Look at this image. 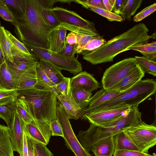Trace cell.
<instances>
[{
  "label": "cell",
  "mask_w": 156,
  "mask_h": 156,
  "mask_svg": "<svg viewBox=\"0 0 156 156\" xmlns=\"http://www.w3.org/2000/svg\"><path fill=\"white\" fill-rule=\"evenodd\" d=\"M140 52L149 59L156 62V42L140 43L135 44L129 48Z\"/></svg>",
  "instance_id": "26"
},
{
  "label": "cell",
  "mask_w": 156,
  "mask_h": 156,
  "mask_svg": "<svg viewBox=\"0 0 156 156\" xmlns=\"http://www.w3.org/2000/svg\"><path fill=\"white\" fill-rule=\"evenodd\" d=\"M5 32L10 41L19 50L25 54L32 55L23 43L17 39L9 30L5 29Z\"/></svg>",
  "instance_id": "44"
},
{
  "label": "cell",
  "mask_w": 156,
  "mask_h": 156,
  "mask_svg": "<svg viewBox=\"0 0 156 156\" xmlns=\"http://www.w3.org/2000/svg\"><path fill=\"white\" fill-rule=\"evenodd\" d=\"M11 50L13 62H11L5 60L16 86L18 81L21 76L30 69L36 66L38 61L32 55L22 52L11 42Z\"/></svg>",
  "instance_id": "11"
},
{
  "label": "cell",
  "mask_w": 156,
  "mask_h": 156,
  "mask_svg": "<svg viewBox=\"0 0 156 156\" xmlns=\"http://www.w3.org/2000/svg\"><path fill=\"white\" fill-rule=\"evenodd\" d=\"M142 0H127L123 8L115 13L121 16L123 20L130 21L142 4Z\"/></svg>",
  "instance_id": "28"
},
{
  "label": "cell",
  "mask_w": 156,
  "mask_h": 156,
  "mask_svg": "<svg viewBox=\"0 0 156 156\" xmlns=\"http://www.w3.org/2000/svg\"><path fill=\"white\" fill-rule=\"evenodd\" d=\"M15 18H23L26 13L27 0H2Z\"/></svg>",
  "instance_id": "22"
},
{
  "label": "cell",
  "mask_w": 156,
  "mask_h": 156,
  "mask_svg": "<svg viewBox=\"0 0 156 156\" xmlns=\"http://www.w3.org/2000/svg\"><path fill=\"white\" fill-rule=\"evenodd\" d=\"M36 68L37 82L35 87L51 90L55 92L53 89V87L55 85L47 76L38 62Z\"/></svg>",
  "instance_id": "30"
},
{
  "label": "cell",
  "mask_w": 156,
  "mask_h": 156,
  "mask_svg": "<svg viewBox=\"0 0 156 156\" xmlns=\"http://www.w3.org/2000/svg\"><path fill=\"white\" fill-rule=\"evenodd\" d=\"M153 156H156V154L155 153H153Z\"/></svg>",
  "instance_id": "59"
},
{
  "label": "cell",
  "mask_w": 156,
  "mask_h": 156,
  "mask_svg": "<svg viewBox=\"0 0 156 156\" xmlns=\"http://www.w3.org/2000/svg\"><path fill=\"white\" fill-rule=\"evenodd\" d=\"M0 16L4 20L12 23L15 20V17L2 0H0Z\"/></svg>",
  "instance_id": "42"
},
{
  "label": "cell",
  "mask_w": 156,
  "mask_h": 156,
  "mask_svg": "<svg viewBox=\"0 0 156 156\" xmlns=\"http://www.w3.org/2000/svg\"><path fill=\"white\" fill-rule=\"evenodd\" d=\"M88 9L106 18L110 21L122 22L123 20L121 16L106 9L91 6H89Z\"/></svg>",
  "instance_id": "35"
},
{
  "label": "cell",
  "mask_w": 156,
  "mask_h": 156,
  "mask_svg": "<svg viewBox=\"0 0 156 156\" xmlns=\"http://www.w3.org/2000/svg\"><path fill=\"white\" fill-rule=\"evenodd\" d=\"M34 156H38L37 153L35 150V149L34 148Z\"/></svg>",
  "instance_id": "58"
},
{
  "label": "cell",
  "mask_w": 156,
  "mask_h": 156,
  "mask_svg": "<svg viewBox=\"0 0 156 156\" xmlns=\"http://www.w3.org/2000/svg\"><path fill=\"white\" fill-rule=\"evenodd\" d=\"M34 148L38 156H54L45 145L34 140Z\"/></svg>",
  "instance_id": "47"
},
{
  "label": "cell",
  "mask_w": 156,
  "mask_h": 156,
  "mask_svg": "<svg viewBox=\"0 0 156 156\" xmlns=\"http://www.w3.org/2000/svg\"><path fill=\"white\" fill-rule=\"evenodd\" d=\"M142 113L138 106L131 107L127 113L121 118L102 126H97L90 123L89 128L85 131H80L76 137L86 150L97 142L113 136L142 121Z\"/></svg>",
  "instance_id": "4"
},
{
  "label": "cell",
  "mask_w": 156,
  "mask_h": 156,
  "mask_svg": "<svg viewBox=\"0 0 156 156\" xmlns=\"http://www.w3.org/2000/svg\"><path fill=\"white\" fill-rule=\"evenodd\" d=\"M138 65L145 73L156 76V62L150 60L144 56L134 57Z\"/></svg>",
  "instance_id": "31"
},
{
  "label": "cell",
  "mask_w": 156,
  "mask_h": 156,
  "mask_svg": "<svg viewBox=\"0 0 156 156\" xmlns=\"http://www.w3.org/2000/svg\"><path fill=\"white\" fill-rule=\"evenodd\" d=\"M104 5L105 9L109 11L112 12L113 7L111 5L109 0H102Z\"/></svg>",
  "instance_id": "53"
},
{
  "label": "cell",
  "mask_w": 156,
  "mask_h": 156,
  "mask_svg": "<svg viewBox=\"0 0 156 156\" xmlns=\"http://www.w3.org/2000/svg\"><path fill=\"white\" fill-rule=\"evenodd\" d=\"M51 11L60 23L55 29L63 28L83 35L100 36L93 22L84 19L75 12L58 7H53Z\"/></svg>",
  "instance_id": "6"
},
{
  "label": "cell",
  "mask_w": 156,
  "mask_h": 156,
  "mask_svg": "<svg viewBox=\"0 0 156 156\" xmlns=\"http://www.w3.org/2000/svg\"><path fill=\"white\" fill-rule=\"evenodd\" d=\"M25 131L34 140L45 145L48 144L33 121L30 123L26 124Z\"/></svg>",
  "instance_id": "32"
},
{
  "label": "cell",
  "mask_w": 156,
  "mask_h": 156,
  "mask_svg": "<svg viewBox=\"0 0 156 156\" xmlns=\"http://www.w3.org/2000/svg\"><path fill=\"white\" fill-rule=\"evenodd\" d=\"M16 101L0 105V118L2 119L7 125L11 121Z\"/></svg>",
  "instance_id": "34"
},
{
  "label": "cell",
  "mask_w": 156,
  "mask_h": 156,
  "mask_svg": "<svg viewBox=\"0 0 156 156\" xmlns=\"http://www.w3.org/2000/svg\"><path fill=\"white\" fill-rule=\"evenodd\" d=\"M67 30L66 29L62 28L51 30L48 36L49 50L58 53L64 48L66 43Z\"/></svg>",
  "instance_id": "18"
},
{
  "label": "cell",
  "mask_w": 156,
  "mask_h": 156,
  "mask_svg": "<svg viewBox=\"0 0 156 156\" xmlns=\"http://www.w3.org/2000/svg\"><path fill=\"white\" fill-rule=\"evenodd\" d=\"M20 155L21 156H28V148L26 135L24 130L23 132V144L22 153Z\"/></svg>",
  "instance_id": "52"
},
{
  "label": "cell",
  "mask_w": 156,
  "mask_h": 156,
  "mask_svg": "<svg viewBox=\"0 0 156 156\" xmlns=\"http://www.w3.org/2000/svg\"><path fill=\"white\" fill-rule=\"evenodd\" d=\"M146 25L139 23L92 51H83V58L92 65L112 62L114 57L135 44L147 43L150 35Z\"/></svg>",
  "instance_id": "3"
},
{
  "label": "cell",
  "mask_w": 156,
  "mask_h": 156,
  "mask_svg": "<svg viewBox=\"0 0 156 156\" xmlns=\"http://www.w3.org/2000/svg\"><path fill=\"white\" fill-rule=\"evenodd\" d=\"M58 2H62V3L63 2H64V3H67L69 4H70V3L71 2H73V0H58Z\"/></svg>",
  "instance_id": "55"
},
{
  "label": "cell",
  "mask_w": 156,
  "mask_h": 156,
  "mask_svg": "<svg viewBox=\"0 0 156 156\" xmlns=\"http://www.w3.org/2000/svg\"><path fill=\"white\" fill-rule=\"evenodd\" d=\"M21 42L37 61L41 60L45 61L58 68L68 71L73 74H76L82 70V65L77 57L74 59H68L48 49L35 46L24 41Z\"/></svg>",
  "instance_id": "7"
},
{
  "label": "cell",
  "mask_w": 156,
  "mask_h": 156,
  "mask_svg": "<svg viewBox=\"0 0 156 156\" xmlns=\"http://www.w3.org/2000/svg\"><path fill=\"white\" fill-rule=\"evenodd\" d=\"M77 42L75 44V52L76 53L80 54L82 48L90 40L97 38L99 36H93L83 35L77 34Z\"/></svg>",
  "instance_id": "41"
},
{
  "label": "cell",
  "mask_w": 156,
  "mask_h": 156,
  "mask_svg": "<svg viewBox=\"0 0 156 156\" xmlns=\"http://www.w3.org/2000/svg\"><path fill=\"white\" fill-rule=\"evenodd\" d=\"M70 79L69 78L65 77L60 82L55 85L53 87L55 92L63 95H68L70 90Z\"/></svg>",
  "instance_id": "37"
},
{
  "label": "cell",
  "mask_w": 156,
  "mask_h": 156,
  "mask_svg": "<svg viewBox=\"0 0 156 156\" xmlns=\"http://www.w3.org/2000/svg\"><path fill=\"white\" fill-rule=\"evenodd\" d=\"M57 99L69 119L77 120L80 117L82 109L79 107L74 100L71 89L67 96L55 92Z\"/></svg>",
  "instance_id": "16"
},
{
  "label": "cell",
  "mask_w": 156,
  "mask_h": 156,
  "mask_svg": "<svg viewBox=\"0 0 156 156\" xmlns=\"http://www.w3.org/2000/svg\"><path fill=\"white\" fill-rule=\"evenodd\" d=\"M156 82L152 79L140 80L127 90L102 104L82 110L80 116L89 113L126 107L138 106L141 103L154 94Z\"/></svg>",
  "instance_id": "5"
},
{
  "label": "cell",
  "mask_w": 156,
  "mask_h": 156,
  "mask_svg": "<svg viewBox=\"0 0 156 156\" xmlns=\"http://www.w3.org/2000/svg\"><path fill=\"white\" fill-rule=\"evenodd\" d=\"M73 2L80 4L87 9L89 6H91L106 9L102 0H73Z\"/></svg>",
  "instance_id": "43"
},
{
  "label": "cell",
  "mask_w": 156,
  "mask_h": 156,
  "mask_svg": "<svg viewBox=\"0 0 156 156\" xmlns=\"http://www.w3.org/2000/svg\"><path fill=\"white\" fill-rule=\"evenodd\" d=\"M15 107L18 113L26 124L33 121L26 105L22 99L17 98L15 102Z\"/></svg>",
  "instance_id": "33"
},
{
  "label": "cell",
  "mask_w": 156,
  "mask_h": 156,
  "mask_svg": "<svg viewBox=\"0 0 156 156\" xmlns=\"http://www.w3.org/2000/svg\"><path fill=\"white\" fill-rule=\"evenodd\" d=\"M25 129L24 131L26 135L28 148V156H34V140L26 132Z\"/></svg>",
  "instance_id": "49"
},
{
  "label": "cell",
  "mask_w": 156,
  "mask_h": 156,
  "mask_svg": "<svg viewBox=\"0 0 156 156\" xmlns=\"http://www.w3.org/2000/svg\"><path fill=\"white\" fill-rule=\"evenodd\" d=\"M56 119L62 126L63 138L67 148L73 151L76 156H91L89 152L85 150L75 136L67 114L59 101L56 109Z\"/></svg>",
  "instance_id": "10"
},
{
  "label": "cell",
  "mask_w": 156,
  "mask_h": 156,
  "mask_svg": "<svg viewBox=\"0 0 156 156\" xmlns=\"http://www.w3.org/2000/svg\"><path fill=\"white\" fill-rule=\"evenodd\" d=\"M127 0H116L112 12H117L121 10L124 6Z\"/></svg>",
  "instance_id": "51"
},
{
  "label": "cell",
  "mask_w": 156,
  "mask_h": 156,
  "mask_svg": "<svg viewBox=\"0 0 156 156\" xmlns=\"http://www.w3.org/2000/svg\"><path fill=\"white\" fill-rule=\"evenodd\" d=\"M87 151L93 152L95 156H113L115 151L113 136L97 142L91 146Z\"/></svg>",
  "instance_id": "17"
},
{
  "label": "cell",
  "mask_w": 156,
  "mask_h": 156,
  "mask_svg": "<svg viewBox=\"0 0 156 156\" xmlns=\"http://www.w3.org/2000/svg\"><path fill=\"white\" fill-rule=\"evenodd\" d=\"M66 42L69 44H76L77 42L76 34L70 32L66 36Z\"/></svg>",
  "instance_id": "50"
},
{
  "label": "cell",
  "mask_w": 156,
  "mask_h": 156,
  "mask_svg": "<svg viewBox=\"0 0 156 156\" xmlns=\"http://www.w3.org/2000/svg\"><path fill=\"white\" fill-rule=\"evenodd\" d=\"M156 10V3H154L146 7L137 14L133 18V21L138 22L141 21L154 12Z\"/></svg>",
  "instance_id": "40"
},
{
  "label": "cell",
  "mask_w": 156,
  "mask_h": 156,
  "mask_svg": "<svg viewBox=\"0 0 156 156\" xmlns=\"http://www.w3.org/2000/svg\"><path fill=\"white\" fill-rule=\"evenodd\" d=\"M107 41L102 36H99L97 38L89 41L82 48V51L84 50L92 51L96 49L105 44Z\"/></svg>",
  "instance_id": "39"
},
{
  "label": "cell",
  "mask_w": 156,
  "mask_h": 156,
  "mask_svg": "<svg viewBox=\"0 0 156 156\" xmlns=\"http://www.w3.org/2000/svg\"><path fill=\"white\" fill-rule=\"evenodd\" d=\"M72 95L80 108L82 110L88 105L92 94L84 88L78 87L70 89Z\"/></svg>",
  "instance_id": "25"
},
{
  "label": "cell",
  "mask_w": 156,
  "mask_h": 156,
  "mask_svg": "<svg viewBox=\"0 0 156 156\" xmlns=\"http://www.w3.org/2000/svg\"><path fill=\"white\" fill-rule=\"evenodd\" d=\"M26 124L19 115L15 107L9 124L7 125L9 136L14 151L22 153L23 132Z\"/></svg>",
  "instance_id": "13"
},
{
  "label": "cell",
  "mask_w": 156,
  "mask_h": 156,
  "mask_svg": "<svg viewBox=\"0 0 156 156\" xmlns=\"http://www.w3.org/2000/svg\"><path fill=\"white\" fill-rule=\"evenodd\" d=\"M145 73L138 65L130 71L120 82L108 90L125 91L141 80Z\"/></svg>",
  "instance_id": "15"
},
{
  "label": "cell",
  "mask_w": 156,
  "mask_h": 156,
  "mask_svg": "<svg viewBox=\"0 0 156 156\" xmlns=\"http://www.w3.org/2000/svg\"><path fill=\"white\" fill-rule=\"evenodd\" d=\"M16 90L17 98L24 101L36 126L48 143L52 135L50 123L56 119L57 98L55 93L36 87Z\"/></svg>",
  "instance_id": "2"
},
{
  "label": "cell",
  "mask_w": 156,
  "mask_h": 156,
  "mask_svg": "<svg viewBox=\"0 0 156 156\" xmlns=\"http://www.w3.org/2000/svg\"><path fill=\"white\" fill-rule=\"evenodd\" d=\"M51 9L43 8L41 10V13L46 23L52 30L55 29L60 23L51 12Z\"/></svg>",
  "instance_id": "36"
},
{
  "label": "cell",
  "mask_w": 156,
  "mask_h": 156,
  "mask_svg": "<svg viewBox=\"0 0 156 156\" xmlns=\"http://www.w3.org/2000/svg\"><path fill=\"white\" fill-rule=\"evenodd\" d=\"M36 66L24 73L19 80L16 89H23L35 87L37 82Z\"/></svg>",
  "instance_id": "23"
},
{
  "label": "cell",
  "mask_w": 156,
  "mask_h": 156,
  "mask_svg": "<svg viewBox=\"0 0 156 156\" xmlns=\"http://www.w3.org/2000/svg\"><path fill=\"white\" fill-rule=\"evenodd\" d=\"M52 136H60L63 137V133L61 124L57 119L51 121L50 123Z\"/></svg>",
  "instance_id": "48"
},
{
  "label": "cell",
  "mask_w": 156,
  "mask_h": 156,
  "mask_svg": "<svg viewBox=\"0 0 156 156\" xmlns=\"http://www.w3.org/2000/svg\"><path fill=\"white\" fill-rule=\"evenodd\" d=\"M17 97L16 89L9 90H0V105L16 101Z\"/></svg>",
  "instance_id": "38"
},
{
  "label": "cell",
  "mask_w": 156,
  "mask_h": 156,
  "mask_svg": "<svg viewBox=\"0 0 156 156\" xmlns=\"http://www.w3.org/2000/svg\"><path fill=\"white\" fill-rule=\"evenodd\" d=\"M113 156H153V155L137 151L121 150L115 151Z\"/></svg>",
  "instance_id": "45"
},
{
  "label": "cell",
  "mask_w": 156,
  "mask_h": 156,
  "mask_svg": "<svg viewBox=\"0 0 156 156\" xmlns=\"http://www.w3.org/2000/svg\"><path fill=\"white\" fill-rule=\"evenodd\" d=\"M1 22H0V27L1 26Z\"/></svg>",
  "instance_id": "60"
},
{
  "label": "cell",
  "mask_w": 156,
  "mask_h": 156,
  "mask_svg": "<svg viewBox=\"0 0 156 156\" xmlns=\"http://www.w3.org/2000/svg\"><path fill=\"white\" fill-rule=\"evenodd\" d=\"M123 131L142 152L148 153L149 150L156 144V127L153 124L142 121Z\"/></svg>",
  "instance_id": "8"
},
{
  "label": "cell",
  "mask_w": 156,
  "mask_h": 156,
  "mask_svg": "<svg viewBox=\"0 0 156 156\" xmlns=\"http://www.w3.org/2000/svg\"><path fill=\"white\" fill-rule=\"evenodd\" d=\"M5 61L0 47V66Z\"/></svg>",
  "instance_id": "54"
},
{
  "label": "cell",
  "mask_w": 156,
  "mask_h": 156,
  "mask_svg": "<svg viewBox=\"0 0 156 156\" xmlns=\"http://www.w3.org/2000/svg\"><path fill=\"white\" fill-rule=\"evenodd\" d=\"M0 47L5 59L12 62L13 61L11 50V42L3 26L0 27Z\"/></svg>",
  "instance_id": "29"
},
{
  "label": "cell",
  "mask_w": 156,
  "mask_h": 156,
  "mask_svg": "<svg viewBox=\"0 0 156 156\" xmlns=\"http://www.w3.org/2000/svg\"><path fill=\"white\" fill-rule=\"evenodd\" d=\"M16 89V86L5 61L0 66V90H9Z\"/></svg>",
  "instance_id": "21"
},
{
  "label": "cell",
  "mask_w": 156,
  "mask_h": 156,
  "mask_svg": "<svg viewBox=\"0 0 156 156\" xmlns=\"http://www.w3.org/2000/svg\"><path fill=\"white\" fill-rule=\"evenodd\" d=\"M70 89L81 87L91 93L100 87L99 83L93 76L86 71H81L70 79Z\"/></svg>",
  "instance_id": "14"
},
{
  "label": "cell",
  "mask_w": 156,
  "mask_h": 156,
  "mask_svg": "<svg viewBox=\"0 0 156 156\" xmlns=\"http://www.w3.org/2000/svg\"><path fill=\"white\" fill-rule=\"evenodd\" d=\"M113 137L115 151L121 150L139 151L123 131L115 135Z\"/></svg>",
  "instance_id": "27"
},
{
  "label": "cell",
  "mask_w": 156,
  "mask_h": 156,
  "mask_svg": "<svg viewBox=\"0 0 156 156\" xmlns=\"http://www.w3.org/2000/svg\"><path fill=\"white\" fill-rule=\"evenodd\" d=\"M8 126L0 124V156H14Z\"/></svg>",
  "instance_id": "20"
},
{
  "label": "cell",
  "mask_w": 156,
  "mask_h": 156,
  "mask_svg": "<svg viewBox=\"0 0 156 156\" xmlns=\"http://www.w3.org/2000/svg\"><path fill=\"white\" fill-rule=\"evenodd\" d=\"M38 62L47 76L55 85L65 78L61 72V69L50 63L41 60H38Z\"/></svg>",
  "instance_id": "24"
},
{
  "label": "cell",
  "mask_w": 156,
  "mask_h": 156,
  "mask_svg": "<svg viewBox=\"0 0 156 156\" xmlns=\"http://www.w3.org/2000/svg\"><path fill=\"white\" fill-rule=\"evenodd\" d=\"M20 156H21L20 155Z\"/></svg>",
  "instance_id": "61"
},
{
  "label": "cell",
  "mask_w": 156,
  "mask_h": 156,
  "mask_svg": "<svg viewBox=\"0 0 156 156\" xmlns=\"http://www.w3.org/2000/svg\"><path fill=\"white\" fill-rule=\"evenodd\" d=\"M130 107H126L101 111L85 114L80 118L97 126H102L125 116Z\"/></svg>",
  "instance_id": "12"
},
{
  "label": "cell",
  "mask_w": 156,
  "mask_h": 156,
  "mask_svg": "<svg viewBox=\"0 0 156 156\" xmlns=\"http://www.w3.org/2000/svg\"><path fill=\"white\" fill-rule=\"evenodd\" d=\"M57 2V0H27L25 16L22 18H15L12 23L21 42L49 49L48 36L51 30L45 21L41 10L43 8L52 9Z\"/></svg>",
  "instance_id": "1"
},
{
  "label": "cell",
  "mask_w": 156,
  "mask_h": 156,
  "mask_svg": "<svg viewBox=\"0 0 156 156\" xmlns=\"http://www.w3.org/2000/svg\"><path fill=\"white\" fill-rule=\"evenodd\" d=\"M109 0V2L111 5L112 6V7L113 8L114 6V5H115L116 0Z\"/></svg>",
  "instance_id": "56"
},
{
  "label": "cell",
  "mask_w": 156,
  "mask_h": 156,
  "mask_svg": "<svg viewBox=\"0 0 156 156\" xmlns=\"http://www.w3.org/2000/svg\"><path fill=\"white\" fill-rule=\"evenodd\" d=\"M75 44H69L66 42L64 48L60 52L58 53L62 56L69 59H74L75 52Z\"/></svg>",
  "instance_id": "46"
},
{
  "label": "cell",
  "mask_w": 156,
  "mask_h": 156,
  "mask_svg": "<svg viewBox=\"0 0 156 156\" xmlns=\"http://www.w3.org/2000/svg\"><path fill=\"white\" fill-rule=\"evenodd\" d=\"M120 93L114 90H106L102 88L91 97L88 105L85 108H91L102 104L113 99Z\"/></svg>",
  "instance_id": "19"
},
{
  "label": "cell",
  "mask_w": 156,
  "mask_h": 156,
  "mask_svg": "<svg viewBox=\"0 0 156 156\" xmlns=\"http://www.w3.org/2000/svg\"><path fill=\"white\" fill-rule=\"evenodd\" d=\"M134 58H125L106 69L101 80L102 88L108 90L120 82L138 66Z\"/></svg>",
  "instance_id": "9"
},
{
  "label": "cell",
  "mask_w": 156,
  "mask_h": 156,
  "mask_svg": "<svg viewBox=\"0 0 156 156\" xmlns=\"http://www.w3.org/2000/svg\"><path fill=\"white\" fill-rule=\"evenodd\" d=\"M150 38L153 39H156V33L155 32H154L152 35H150Z\"/></svg>",
  "instance_id": "57"
}]
</instances>
